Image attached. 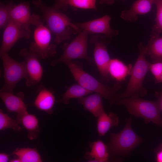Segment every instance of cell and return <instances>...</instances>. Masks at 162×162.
Here are the masks:
<instances>
[{
    "label": "cell",
    "mask_w": 162,
    "mask_h": 162,
    "mask_svg": "<svg viewBox=\"0 0 162 162\" xmlns=\"http://www.w3.org/2000/svg\"><path fill=\"white\" fill-rule=\"evenodd\" d=\"M14 4L12 1L7 4L0 2V28H4L11 20V12Z\"/></svg>",
    "instance_id": "484cf974"
},
{
    "label": "cell",
    "mask_w": 162,
    "mask_h": 162,
    "mask_svg": "<svg viewBox=\"0 0 162 162\" xmlns=\"http://www.w3.org/2000/svg\"><path fill=\"white\" fill-rule=\"evenodd\" d=\"M10 162H20V160L19 158H16L13 159L9 160Z\"/></svg>",
    "instance_id": "e575fe53"
},
{
    "label": "cell",
    "mask_w": 162,
    "mask_h": 162,
    "mask_svg": "<svg viewBox=\"0 0 162 162\" xmlns=\"http://www.w3.org/2000/svg\"><path fill=\"white\" fill-rule=\"evenodd\" d=\"M92 93L78 83L74 84L68 88L61 99L58 101L65 104H68L70 99L80 98Z\"/></svg>",
    "instance_id": "603a6c76"
},
{
    "label": "cell",
    "mask_w": 162,
    "mask_h": 162,
    "mask_svg": "<svg viewBox=\"0 0 162 162\" xmlns=\"http://www.w3.org/2000/svg\"><path fill=\"white\" fill-rule=\"evenodd\" d=\"M162 148V144L161 145Z\"/></svg>",
    "instance_id": "8d00e7d4"
},
{
    "label": "cell",
    "mask_w": 162,
    "mask_h": 162,
    "mask_svg": "<svg viewBox=\"0 0 162 162\" xmlns=\"http://www.w3.org/2000/svg\"><path fill=\"white\" fill-rule=\"evenodd\" d=\"M96 0H66L65 5L68 8L70 6L78 8L97 10L96 3Z\"/></svg>",
    "instance_id": "4316f807"
},
{
    "label": "cell",
    "mask_w": 162,
    "mask_h": 162,
    "mask_svg": "<svg viewBox=\"0 0 162 162\" xmlns=\"http://www.w3.org/2000/svg\"><path fill=\"white\" fill-rule=\"evenodd\" d=\"M155 0H137L132 4L130 8L122 11L121 17L124 21L132 23L136 22L139 15H144L151 10Z\"/></svg>",
    "instance_id": "9a60e30c"
},
{
    "label": "cell",
    "mask_w": 162,
    "mask_h": 162,
    "mask_svg": "<svg viewBox=\"0 0 162 162\" xmlns=\"http://www.w3.org/2000/svg\"><path fill=\"white\" fill-rule=\"evenodd\" d=\"M138 48L139 55L132 68L127 87L123 92L117 94L116 99L132 96H143L147 93L146 89L143 86V83L149 69L150 63L146 57L145 46L140 43L138 45Z\"/></svg>",
    "instance_id": "277c9868"
},
{
    "label": "cell",
    "mask_w": 162,
    "mask_h": 162,
    "mask_svg": "<svg viewBox=\"0 0 162 162\" xmlns=\"http://www.w3.org/2000/svg\"><path fill=\"white\" fill-rule=\"evenodd\" d=\"M9 155L4 153H0V162H7L9 161Z\"/></svg>",
    "instance_id": "4dcf8cb0"
},
{
    "label": "cell",
    "mask_w": 162,
    "mask_h": 162,
    "mask_svg": "<svg viewBox=\"0 0 162 162\" xmlns=\"http://www.w3.org/2000/svg\"><path fill=\"white\" fill-rule=\"evenodd\" d=\"M20 124L16 120L4 113L2 109L0 110V130L4 131L10 128L15 132H19L21 130Z\"/></svg>",
    "instance_id": "d4e9b609"
},
{
    "label": "cell",
    "mask_w": 162,
    "mask_h": 162,
    "mask_svg": "<svg viewBox=\"0 0 162 162\" xmlns=\"http://www.w3.org/2000/svg\"><path fill=\"white\" fill-rule=\"evenodd\" d=\"M111 39L104 35H94L89 42L94 45V62L101 79L106 82L109 80L108 66L111 60L107 49V44Z\"/></svg>",
    "instance_id": "9c48e42d"
},
{
    "label": "cell",
    "mask_w": 162,
    "mask_h": 162,
    "mask_svg": "<svg viewBox=\"0 0 162 162\" xmlns=\"http://www.w3.org/2000/svg\"><path fill=\"white\" fill-rule=\"evenodd\" d=\"M55 102V98L52 91L40 86L34 102L35 107L40 110L51 115L53 113Z\"/></svg>",
    "instance_id": "2e32d148"
},
{
    "label": "cell",
    "mask_w": 162,
    "mask_h": 162,
    "mask_svg": "<svg viewBox=\"0 0 162 162\" xmlns=\"http://www.w3.org/2000/svg\"><path fill=\"white\" fill-rule=\"evenodd\" d=\"M32 2L41 12L46 26L55 35L54 41L56 44L68 40L73 34L81 31L60 10L48 6L41 0H32Z\"/></svg>",
    "instance_id": "6da1fadb"
},
{
    "label": "cell",
    "mask_w": 162,
    "mask_h": 162,
    "mask_svg": "<svg viewBox=\"0 0 162 162\" xmlns=\"http://www.w3.org/2000/svg\"><path fill=\"white\" fill-rule=\"evenodd\" d=\"M0 98L7 111L16 113V117L28 112L22 92L14 94L13 92L0 91Z\"/></svg>",
    "instance_id": "5bb4252c"
},
{
    "label": "cell",
    "mask_w": 162,
    "mask_h": 162,
    "mask_svg": "<svg viewBox=\"0 0 162 162\" xmlns=\"http://www.w3.org/2000/svg\"><path fill=\"white\" fill-rule=\"evenodd\" d=\"M19 55L24 59L25 62L26 86H35L40 82L43 75V69L40 62V59L36 54L26 48L20 50Z\"/></svg>",
    "instance_id": "30bf717a"
},
{
    "label": "cell",
    "mask_w": 162,
    "mask_h": 162,
    "mask_svg": "<svg viewBox=\"0 0 162 162\" xmlns=\"http://www.w3.org/2000/svg\"><path fill=\"white\" fill-rule=\"evenodd\" d=\"M111 19L110 16L106 15L91 21L75 23L81 31H84L88 34H100L111 39L117 35L118 32L111 27L110 24Z\"/></svg>",
    "instance_id": "4fadbf2b"
},
{
    "label": "cell",
    "mask_w": 162,
    "mask_h": 162,
    "mask_svg": "<svg viewBox=\"0 0 162 162\" xmlns=\"http://www.w3.org/2000/svg\"><path fill=\"white\" fill-rule=\"evenodd\" d=\"M30 35L29 28L10 20L4 28L0 49V56L8 53L19 40L23 38L29 39Z\"/></svg>",
    "instance_id": "8fae6325"
},
{
    "label": "cell",
    "mask_w": 162,
    "mask_h": 162,
    "mask_svg": "<svg viewBox=\"0 0 162 162\" xmlns=\"http://www.w3.org/2000/svg\"><path fill=\"white\" fill-rule=\"evenodd\" d=\"M123 2H125L127 0H122ZM114 0H100L99 4H106L108 5H111L114 4Z\"/></svg>",
    "instance_id": "1f68e13d"
},
{
    "label": "cell",
    "mask_w": 162,
    "mask_h": 162,
    "mask_svg": "<svg viewBox=\"0 0 162 162\" xmlns=\"http://www.w3.org/2000/svg\"><path fill=\"white\" fill-rule=\"evenodd\" d=\"M3 67L4 83L0 91L13 92L17 83L25 78L26 70L25 61L18 62L8 54L4 53L0 56Z\"/></svg>",
    "instance_id": "8992f818"
},
{
    "label": "cell",
    "mask_w": 162,
    "mask_h": 162,
    "mask_svg": "<svg viewBox=\"0 0 162 162\" xmlns=\"http://www.w3.org/2000/svg\"><path fill=\"white\" fill-rule=\"evenodd\" d=\"M119 123L117 116L113 112L106 114L104 111L97 117V130L99 135L103 136L112 127L117 126Z\"/></svg>",
    "instance_id": "44dd1931"
},
{
    "label": "cell",
    "mask_w": 162,
    "mask_h": 162,
    "mask_svg": "<svg viewBox=\"0 0 162 162\" xmlns=\"http://www.w3.org/2000/svg\"><path fill=\"white\" fill-rule=\"evenodd\" d=\"M156 160L158 162H162V149L157 153Z\"/></svg>",
    "instance_id": "d6a6232c"
},
{
    "label": "cell",
    "mask_w": 162,
    "mask_h": 162,
    "mask_svg": "<svg viewBox=\"0 0 162 162\" xmlns=\"http://www.w3.org/2000/svg\"><path fill=\"white\" fill-rule=\"evenodd\" d=\"M16 120L27 130L28 138L29 140H33L38 138L40 131L39 121L35 115L27 112L16 117Z\"/></svg>",
    "instance_id": "d6986e66"
},
{
    "label": "cell",
    "mask_w": 162,
    "mask_h": 162,
    "mask_svg": "<svg viewBox=\"0 0 162 162\" xmlns=\"http://www.w3.org/2000/svg\"><path fill=\"white\" fill-rule=\"evenodd\" d=\"M65 63L78 83L92 92L100 94L110 104H114L117 98V92L121 87L119 83L111 87L105 85L85 71L80 63L71 60Z\"/></svg>",
    "instance_id": "7a4b0ae2"
},
{
    "label": "cell",
    "mask_w": 162,
    "mask_h": 162,
    "mask_svg": "<svg viewBox=\"0 0 162 162\" xmlns=\"http://www.w3.org/2000/svg\"><path fill=\"white\" fill-rule=\"evenodd\" d=\"M157 11L155 24L153 29L151 36H158V34L162 31V0H155Z\"/></svg>",
    "instance_id": "83f0119b"
},
{
    "label": "cell",
    "mask_w": 162,
    "mask_h": 162,
    "mask_svg": "<svg viewBox=\"0 0 162 162\" xmlns=\"http://www.w3.org/2000/svg\"><path fill=\"white\" fill-rule=\"evenodd\" d=\"M66 0H55L54 5L52 6L54 8L58 10H62L66 11L68 8L65 5Z\"/></svg>",
    "instance_id": "f546056e"
},
{
    "label": "cell",
    "mask_w": 162,
    "mask_h": 162,
    "mask_svg": "<svg viewBox=\"0 0 162 162\" xmlns=\"http://www.w3.org/2000/svg\"><path fill=\"white\" fill-rule=\"evenodd\" d=\"M132 67L131 64L127 65L117 58L111 59L108 66L109 75L118 81L124 80L130 74Z\"/></svg>",
    "instance_id": "ffe728a7"
},
{
    "label": "cell",
    "mask_w": 162,
    "mask_h": 162,
    "mask_svg": "<svg viewBox=\"0 0 162 162\" xmlns=\"http://www.w3.org/2000/svg\"></svg>",
    "instance_id": "74e56055"
},
{
    "label": "cell",
    "mask_w": 162,
    "mask_h": 162,
    "mask_svg": "<svg viewBox=\"0 0 162 162\" xmlns=\"http://www.w3.org/2000/svg\"><path fill=\"white\" fill-rule=\"evenodd\" d=\"M11 20L27 28L30 25L35 27L44 24V20L38 14L31 13L30 4L28 2L14 4L11 12Z\"/></svg>",
    "instance_id": "7c38bea8"
},
{
    "label": "cell",
    "mask_w": 162,
    "mask_h": 162,
    "mask_svg": "<svg viewBox=\"0 0 162 162\" xmlns=\"http://www.w3.org/2000/svg\"><path fill=\"white\" fill-rule=\"evenodd\" d=\"M90 152H87L85 158L91 162H106L108 161L109 153L107 146L100 140L90 144Z\"/></svg>",
    "instance_id": "ac0fdd59"
},
{
    "label": "cell",
    "mask_w": 162,
    "mask_h": 162,
    "mask_svg": "<svg viewBox=\"0 0 162 162\" xmlns=\"http://www.w3.org/2000/svg\"><path fill=\"white\" fill-rule=\"evenodd\" d=\"M131 118L126 120L123 129L118 133H111L107 146L108 152L114 155L126 156L142 141L133 130Z\"/></svg>",
    "instance_id": "5b68a950"
},
{
    "label": "cell",
    "mask_w": 162,
    "mask_h": 162,
    "mask_svg": "<svg viewBox=\"0 0 162 162\" xmlns=\"http://www.w3.org/2000/svg\"><path fill=\"white\" fill-rule=\"evenodd\" d=\"M159 101L160 110L162 112V91L161 93L160 98L159 100Z\"/></svg>",
    "instance_id": "836d02e7"
},
{
    "label": "cell",
    "mask_w": 162,
    "mask_h": 162,
    "mask_svg": "<svg viewBox=\"0 0 162 162\" xmlns=\"http://www.w3.org/2000/svg\"><path fill=\"white\" fill-rule=\"evenodd\" d=\"M51 32L46 26L36 27L33 34V41L29 49L36 54L40 59L54 56L56 53V45L51 43Z\"/></svg>",
    "instance_id": "ba28073f"
},
{
    "label": "cell",
    "mask_w": 162,
    "mask_h": 162,
    "mask_svg": "<svg viewBox=\"0 0 162 162\" xmlns=\"http://www.w3.org/2000/svg\"><path fill=\"white\" fill-rule=\"evenodd\" d=\"M88 35L86 32L81 31L70 43L65 45L62 55L58 58L52 62L51 65L55 66L59 63H65L74 59L79 58L85 59L88 63L93 64V60L87 54Z\"/></svg>",
    "instance_id": "52a82bcc"
},
{
    "label": "cell",
    "mask_w": 162,
    "mask_h": 162,
    "mask_svg": "<svg viewBox=\"0 0 162 162\" xmlns=\"http://www.w3.org/2000/svg\"><path fill=\"white\" fill-rule=\"evenodd\" d=\"M162 74L161 75V76L159 80L158 81V82L157 83H162Z\"/></svg>",
    "instance_id": "d590c367"
},
{
    "label": "cell",
    "mask_w": 162,
    "mask_h": 162,
    "mask_svg": "<svg viewBox=\"0 0 162 162\" xmlns=\"http://www.w3.org/2000/svg\"><path fill=\"white\" fill-rule=\"evenodd\" d=\"M103 96L95 93L77 99L78 103L82 105L85 110L97 118L104 111L102 104Z\"/></svg>",
    "instance_id": "e0dca14e"
},
{
    "label": "cell",
    "mask_w": 162,
    "mask_h": 162,
    "mask_svg": "<svg viewBox=\"0 0 162 162\" xmlns=\"http://www.w3.org/2000/svg\"><path fill=\"white\" fill-rule=\"evenodd\" d=\"M114 104L124 106L130 114L143 118L146 123L151 122L162 127L159 100L151 101L132 96L117 99Z\"/></svg>",
    "instance_id": "3957f363"
},
{
    "label": "cell",
    "mask_w": 162,
    "mask_h": 162,
    "mask_svg": "<svg viewBox=\"0 0 162 162\" xmlns=\"http://www.w3.org/2000/svg\"><path fill=\"white\" fill-rule=\"evenodd\" d=\"M20 162H42L41 156L35 148L23 147L17 148L12 153Z\"/></svg>",
    "instance_id": "cb8c5ba5"
},
{
    "label": "cell",
    "mask_w": 162,
    "mask_h": 162,
    "mask_svg": "<svg viewBox=\"0 0 162 162\" xmlns=\"http://www.w3.org/2000/svg\"><path fill=\"white\" fill-rule=\"evenodd\" d=\"M145 47L146 56L155 62L162 61V37L158 36H151Z\"/></svg>",
    "instance_id": "7402d4cb"
},
{
    "label": "cell",
    "mask_w": 162,
    "mask_h": 162,
    "mask_svg": "<svg viewBox=\"0 0 162 162\" xmlns=\"http://www.w3.org/2000/svg\"><path fill=\"white\" fill-rule=\"evenodd\" d=\"M149 69L154 76L157 83L162 74V61L150 63Z\"/></svg>",
    "instance_id": "f1b7e54d"
}]
</instances>
